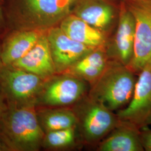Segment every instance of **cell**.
<instances>
[{"mask_svg":"<svg viewBox=\"0 0 151 151\" xmlns=\"http://www.w3.org/2000/svg\"><path fill=\"white\" fill-rule=\"evenodd\" d=\"M76 0H4L6 23L13 30L47 31L72 13Z\"/></svg>","mask_w":151,"mask_h":151,"instance_id":"obj_1","label":"cell"},{"mask_svg":"<svg viewBox=\"0 0 151 151\" xmlns=\"http://www.w3.org/2000/svg\"><path fill=\"white\" fill-rule=\"evenodd\" d=\"M34 106L8 108L0 118V140L9 151H38L45 133Z\"/></svg>","mask_w":151,"mask_h":151,"instance_id":"obj_2","label":"cell"},{"mask_svg":"<svg viewBox=\"0 0 151 151\" xmlns=\"http://www.w3.org/2000/svg\"><path fill=\"white\" fill-rule=\"evenodd\" d=\"M129 68L109 60L104 71L90 86L88 95L114 111L128 105L133 97L137 77Z\"/></svg>","mask_w":151,"mask_h":151,"instance_id":"obj_3","label":"cell"},{"mask_svg":"<svg viewBox=\"0 0 151 151\" xmlns=\"http://www.w3.org/2000/svg\"><path fill=\"white\" fill-rule=\"evenodd\" d=\"M71 108L77 119V132L83 143H99L119 123L116 114L86 95Z\"/></svg>","mask_w":151,"mask_h":151,"instance_id":"obj_4","label":"cell"},{"mask_svg":"<svg viewBox=\"0 0 151 151\" xmlns=\"http://www.w3.org/2000/svg\"><path fill=\"white\" fill-rule=\"evenodd\" d=\"M44 81L11 65L0 66V91L8 108L34 106Z\"/></svg>","mask_w":151,"mask_h":151,"instance_id":"obj_5","label":"cell"},{"mask_svg":"<svg viewBox=\"0 0 151 151\" xmlns=\"http://www.w3.org/2000/svg\"><path fill=\"white\" fill-rule=\"evenodd\" d=\"M90 85L67 73H57L44 81L36 108L72 107L88 94Z\"/></svg>","mask_w":151,"mask_h":151,"instance_id":"obj_6","label":"cell"},{"mask_svg":"<svg viewBox=\"0 0 151 151\" xmlns=\"http://www.w3.org/2000/svg\"><path fill=\"white\" fill-rule=\"evenodd\" d=\"M134 17V54L128 67L138 75L151 62V0H124Z\"/></svg>","mask_w":151,"mask_h":151,"instance_id":"obj_7","label":"cell"},{"mask_svg":"<svg viewBox=\"0 0 151 151\" xmlns=\"http://www.w3.org/2000/svg\"><path fill=\"white\" fill-rule=\"evenodd\" d=\"M120 2L121 0H76L72 14L109 38L118 24Z\"/></svg>","mask_w":151,"mask_h":151,"instance_id":"obj_8","label":"cell"},{"mask_svg":"<svg viewBox=\"0 0 151 151\" xmlns=\"http://www.w3.org/2000/svg\"><path fill=\"white\" fill-rule=\"evenodd\" d=\"M135 33L134 17L124 0H121L117 26L105 46L109 60L128 67L134 54Z\"/></svg>","mask_w":151,"mask_h":151,"instance_id":"obj_9","label":"cell"},{"mask_svg":"<svg viewBox=\"0 0 151 151\" xmlns=\"http://www.w3.org/2000/svg\"><path fill=\"white\" fill-rule=\"evenodd\" d=\"M133 97L125 108L117 111L119 120L127 121L142 128L151 115V62L138 73Z\"/></svg>","mask_w":151,"mask_h":151,"instance_id":"obj_10","label":"cell"},{"mask_svg":"<svg viewBox=\"0 0 151 151\" xmlns=\"http://www.w3.org/2000/svg\"><path fill=\"white\" fill-rule=\"evenodd\" d=\"M47 34L57 73H64L95 49L73 40L59 26L49 29Z\"/></svg>","mask_w":151,"mask_h":151,"instance_id":"obj_11","label":"cell"},{"mask_svg":"<svg viewBox=\"0 0 151 151\" xmlns=\"http://www.w3.org/2000/svg\"><path fill=\"white\" fill-rule=\"evenodd\" d=\"M47 32L41 35L32 48L12 65L46 80L57 74L49 48Z\"/></svg>","mask_w":151,"mask_h":151,"instance_id":"obj_12","label":"cell"},{"mask_svg":"<svg viewBox=\"0 0 151 151\" xmlns=\"http://www.w3.org/2000/svg\"><path fill=\"white\" fill-rule=\"evenodd\" d=\"M99 151H143L140 139V128L127 121L119 123L99 143Z\"/></svg>","mask_w":151,"mask_h":151,"instance_id":"obj_13","label":"cell"},{"mask_svg":"<svg viewBox=\"0 0 151 151\" xmlns=\"http://www.w3.org/2000/svg\"><path fill=\"white\" fill-rule=\"evenodd\" d=\"M45 31L13 30L1 45V60L4 65H12L32 48Z\"/></svg>","mask_w":151,"mask_h":151,"instance_id":"obj_14","label":"cell"},{"mask_svg":"<svg viewBox=\"0 0 151 151\" xmlns=\"http://www.w3.org/2000/svg\"><path fill=\"white\" fill-rule=\"evenodd\" d=\"M58 26L73 40L92 48L105 47L109 39L72 13L66 16Z\"/></svg>","mask_w":151,"mask_h":151,"instance_id":"obj_15","label":"cell"},{"mask_svg":"<svg viewBox=\"0 0 151 151\" xmlns=\"http://www.w3.org/2000/svg\"><path fill=\"white\" fill-rule=\"evenodd\" d=\"M109 60L105 47L96 48L64 73L82 79L90 86L103 73Z\"/></svg>","mask_w":151,"mask_h":151,"instance_id":"obj_16","label":"cell"},{"mask_svg":"<svg viewBox=\"0 0 151 151\" xmlns=\"http://www.w3.org/2000/svg\"><path fill=\"white\" fill-rule=\"evenodd\" d=\"M36 111L39 124L45 133L77 127V119L71 107H41Z\"/></svg>","mask_w":151,"mask_h":151,"instance_id":"obj_17","label":"cell"},{"mask_svg":"<svg viewBox=\"0 0 151 151\" xmlns=\"http://www.w3.org/2000/svg\"><path fill=\"white\" fill-rule=\"evenodd\" d=\"M78 138L76 127L50 131L45 133L42 147L53 150L72 148Z\"/></svg>","mask_w":151,"mask_h":151,"instance_id":"obj_18","label":"cell"},{"mask_svg":"<svg viewBox=\"0 0 151 151\" xmlns=\"http://www.w3.org/2000/svg\"><path fill=\"white\" fill-rule=\"evenodd\" d=\"M140 139L144 150L151 151V129L145 126L140 129Z\"/></svg>","mask_w":151,"mask_h":151,"instance_id":"obj_19","label":"cell"},{"mask_svg":"<svg viewBox=\"0 0 151 151\" xmlns=\"http://www.w3.org/2000/svg\"><path fill=\"white\" fill-rule=\"evenodd\" d=\"M8 109V106L6 103L5 99L2 95V93L0 91V118Z\"/></svg>","mask_w":151,"mask_h":151,"instance_id":"obj_20","label":"cell"},{"mask_svg":"<svg viewBox=\"0 0 151 151\" xmlns=\"http://www.w3.org/2000/svg\"><path fill=\"white\" fill-rule=\"evenodd\" d=\"M6 24L5 17L2 7L0 6V29Z\"/></svg>","mask_w":151,"mask_h":151,"instance_id":"obj_21","label":"cell"},{"mask_svg":"<svg viewBox=\"0 0 151 151\" xmlns=\"http://www.w3.org/2000/svg\"><path fill=\"white\" fill-rule=\"evenodd\" d=\"M7 151V148H6L5 146L3 145V143L0 140V151Z\"/></svg>","mask_w":151,"mask_h":151,"instance_id":"obj_22","label":"cell"},{"mask_svg":"<svg viewBox=\"0 0 151 151\" xmlns=\"http://www.w3.org/2000/svg\"><path fill=\"white\" fill-rule=\"evenodd\" d=\"M150 125H151V115H150V116L149 117L148 119L147 120V123H146V126H148Z\"/></svg>","mask_w":151,"mask_h":151,"instance_id":"obj_23","label":"cell"},{"mask_svg":"<svg viewBox=\"0 0 151 151\" xmlns=\"http://www.w3.org/2000/svg\"><path fill=\"white\" fill-rule=\"evenodd\" d=\"M1 45L0 46V66H1V65L2 64V60H1Z\"/></svg>","mask_w":151,"mask_h":151,"instance_id":"obj_24","label":"cell"},{"mask_svg":"<svg viewBox=\"0 0 151 151\" xmlns=\"http://www.w3.org/2000/svg\"><path fill=\"white\" fill-rule=\"evenodd\" d=\"M4 0H0V6H2Z\"/></svg>","mask_w":151,"mask_h":151,"instance_id":"obj_25","label":"cell"}]
</instances>
